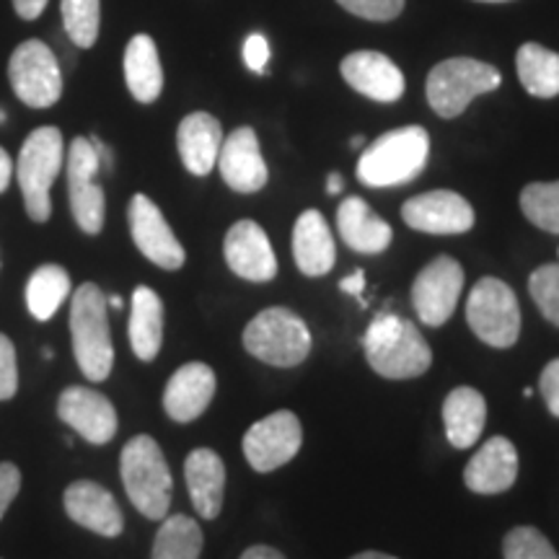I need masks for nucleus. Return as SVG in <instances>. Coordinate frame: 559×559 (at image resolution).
Wrapping results in <instances>:
<instances>
[{
    "label": "nucleus",
    "mask_w": 559,
    "mask_h": 559,
    "mask_svg": "<svg viewBox=\"0 0 559 559\" xmlns=\"http://www.w3.org/2000/svg\"><path fill=\"white\" fill-rule=\"evenodd\" d=\"M368 366L389 381H409L428 373L432 349L409 319L383 311L368 324L362 337Z\"/></svg>",
    "instance_id": "obj_1"
},
{
    "label": "nucleus",
    "mask_w": 559,
    "mask_h": 559,
    "mask_svg": "<svg viewBox=\"0 0 559 559\" xmlns=\"http://www.w3.org/2000/svg\"><path fill=\"white\" fill-rule=\"evenodd\" d=\"M430 156V135L419 124L389 130L376 138L358 158V179L373 190L409 185L423 174Z\"/></svg>",
    "instance_id": "obj_2"
},
{
    "label": "nucleus",
    "mask_w": 559,
    "mask_h": 559,
    "mask_svg": "<svg viewBox=\"0 0 559 559\" xmlns=\"http://www.w3.org/2000/svg\"><path fill=\"white\" fill-rule=\"evenodd\" d=\"M70 334L75 362L91 381L109 379L115 345L109 332V304L99 285L83 283L70 300Z\"/></svg>",
    "instance_id": "obj_3"
},
{
    "label": "nucleus",
    "mask_w": 559,
    "mask_h": 559,
    "mask_svg": "<svg viewBox=\"0 0 559 559\" xmlns=\"http://www.w3.org/2000/svg\"><path fill=\"white\" fill-rule=\"evenodd\" d=\"M124 492L145 519L164 521L171 506L174 479L164 451L151 436H135L124 443L120 456Z\"/></svg>",
    "instance_id": "obj_4"
},
{
    "label": "nucleus",
    "mask_w": 559,
    "mask_h": 559,
    "mask_svg": "<svg viewBox=\"0 0 559 559\" xmlns=\"http://www.w3.org/2000/svg\"><path fill=\"white\" fill-rule=\"evenodd\" d=\"M311 332L296 311L272 306L257 313L243 330V347L251 358L275 368H296L311 355Z\"/></svg>",
    "instance_id": "obj_5"
},
{
    "label": "nucleus",
    "mask_w": 559,
    "mask_h": 559,
    "mask_svg": "<svg viewBox=\"0 0 559 559\" xmlns=\"http://www.w3.org/2000/svg\"><path fill=\"white\" fill-rule=\"evenodd\" d=\"M502 75L500 70L489 62L474 60V58H451L438 62L430 70L428 94L430 109L436 111L443 120H453V117L464 115L466 107L481 94L500 88Z\"/></svg>",
    "instance_id": "obj_6"
},
{
    "label": "nucleus",
    "mask_w": 559,
    "mask_h": 559,
    "mask_svg": "<svg viewBox=\"0 0 559 559\" xmlns=\"http://www.w3.org/2000/svg\"><path fill=\"white\" fill-rule=\"evenodd\" d=\"M62 158H66V145H62V132L58 128H37L21 145L16 177L32 221H50V190L52 181L62 171Z\"/></svg>",
    "instance_id": "obj_7"
},
{
    "label": "nucleus",
    "mask_w": 559,
    "mask_h": 559,
    "mask_svg": "<svg viewBox=\"0 0 559 559\" xmlns=\"http://www.w3.org/2000/svg\"><path fill=\"white\" fill-rule=\"evenodd\" d=\"M466 321L489 347H513L521 337V306L513 288L498 277H481L466 300Z\"/></svg>",
    "instance_id": "obj_8"
},
{
    "label": "nucleus",
    "mask_w": 559,
    "mask_h": 559,
    "mask_svg": "<svg viewBox=\"0 0 559 559\" xmlns=\"http://www.w3.org/2000/svg\"><path fill=\"white\" fill-rule=\"evenodd\" d=\"M13 94L26 107L47 109L62 96V70L55 52L45 41L26 39L13 50L9 62Z\"/></svg>",
    "instance_id": "obj_9"
},
{
    "label": "nucleus",
    "mask_w": 559,
    "mask_h": 559,
    "mask_svg": "<svg viewBox=\"0 0 559 559\" xmlns=\"http://www.w3.org/2000/svg\"><path fill=\"white\" fill-rule=\"evenodd\" d=\"M102 171L99 156H96L91 138H75L68 151V190L70 210L83 234L96 236L104 228L107 215V198L96 174Z\"/></svg>",
    "instance_id": "obj_10"
},
{
    "label": "nucleus",
    "mask_w": 559,
    "mask_h": 559,
    "mask_svg": "<svg viewBox=\"0 0 559 559\" xmlns=\"http://www.w3.org/2000/svg\"><path fill=\"white\" fill-rule=\"evenodd\" d=\"M464 290V267L449 254H440L419 270L412 283V306L425 326H443L456 311Z\"/></svg>",
    "instance_id": "obj_11"
},
{
    "label": "nucleus",
    "mask_w": 559,
    "mask_h": 559,
    "mask_svg": "<svg viewBox=\"0 0 559 559\" xmlns=\"http://www.w3.org/2000/svg\"><path fill=\"white\" fill-rule=\"evenodd\" d=\"M300 443H304L300 419L290 409H280L247 430L243 456H247L251 469L267 474L296 459Z\"/></svg>",
    "instance_id": "obj_12"
},
{
    "label": "nucleus",
    "mask_w": 559,
    "mask_h": 559,
    "mask_svg": "<svg viewBox=\"0 0 559 559\" xmlns=\"http://www.w3.org/2000/svg\"><path fill=\"white\" fill-rule=\"evenodd\" d=\"M130 234L140 254L145 260L156 264L160 270H179L185 264L187 254L169 223H166L164 213H160L156 202L145 194H135L128 207Z\"/></svg>",
    "instance_id": "obj_13"
},
{
    "label": "nucleus",
    "mask_w": 559,
    "mask_h": 559,
    "mask_svg": "<svg viewBox=\"0 0 559 559\" xmlns=\"http://www.w3.org/2000/svg\"><path fill=\"white\" fill-rule=\"evenodd\" d=\"M402 218L419 234L456 236L474 228V207L459 192L432 190L404 202Z\"/></svg>",
    "instance_id": "obj_14"
},
{
    "label": "nucleus",
    "mask_w": 559,
    "mask_h": 559,
    "mask_svg": "<svg viewBox=\"0 0 559 559\" xmlns=\"http://www.w3.org/2000/svg\"><path fill=\"white\" fill-rule=\"evenodd\" d=\"M223 254L230 272L249 283H270L277 275V257L270 236L254 221H239L228 228Z\"/></svg>",
    "instance_id": "obj_15"
},
{
    "label": "nucleus",
    "mask_w": 559,
    "mask_h": 559,
    "mask_svg": "<svg viewBox=\"0 0 559 559\" xmlns=\"http://www.w3.org/2000/svg\"><path fill=\"white\" fill-rule=\"evenodd\" d=\"M221 177L234 192L254 194L267 185L270 171L260 151V138L251 128H239L223 138L218 164Z\"/></svg>",
    "instance_id": "obj_16"
},
{
    "label": "nucleus",
    "mask_w": 559,
    "mask_h": 559,
    "mask_svg": "<svg viewBox=\"0 0 559 559\" xmlns=\"http://www.w3.org/2000/svg\"><path fill=\"white\" fill-rule=\"evenodd\" d=\"M58 415L83 440L94 445L109 443L117 436V412L107 396L86 386H70L60 394Z\"/></svg>",
    "instance_id": "obj_17"
},
{
    "label": "nucleus",
    "mask_w": 559,
    "mask_h": 559,
    "mask_svg": "<svg viewBox=\"0 0 559 559\" xmlns=\"http://www.w3.org/2000/svg\"><path fill=\"white\" fill-rule=\"evenodd\" d=\"M342 79L349 88L379 104H394L404 96V73L394 60L376 50H358L342 60Z\"/></svg>",
    "instance_id": "obj_18"
},
{
    "label": "nucleus",
    "mask_w": 559,
    "mask_h": 559,
    "mask_svg": "<svg viewBox=\"0 0 559 559\" xmlns=\"http://www.w3.org/2000/svg\"><path fill=\"white\" fill-rule=\"evenodd\" d=\"M515 479H519V451L502 436L485 440L464 469V485L477 495L508 492Z\"/></svg>",
    "instance_id": "obj_19"
},
{
    "label": "nucleus",
    "mask_w": 559,
    "mask_h": 559,
    "mask_svg": "<svg viewBox=\"0 0 559 559\" xmlns=\"http://www.w3.org/2000/svg\"><path fill=\"white\" fill-rule=\"evenodd\" d=\"M66 513L70 521L94 531V534L107 536V539L120 536L124 528L122 510L117 506L115 495L96 481L81 479L66 489Z\"/></svg>",
    "instance_id": "obj_20"
},
{
    "label": "nucleus",
    "mask_w": 559,
    "mask_h": 559,
    "mask_svg": "<svg viewBox=\"0 0 559 559\" xmlns=\"http://www.w3.org/2000/svg\"><path fill=\"white\" fill-rule=\"evenodd\" d=\"M215 396V373L205 362H187L171 376L164 391V409L174 423H192L205 415Z\"/></svg>",
    "instance_id": "obj_21"
},
{
    "label": "nucleus",
    "mask_w": 559,
    "mask_h": 559,
    "mask_svg": "<svg viewBox=\"0 0 559 559\" xmlns=\"http://www.w3.org/2000/svg\"><path fill=\"white\" fill-rule=\"evenodd\" d=\"M293 260L306 277H324L334 267V236L319 210H304L298 215L293 226Z\"/></svg>",
    "instance_id": "obj_22"
},
{
    "label": "nucleus",
    "mask_w": 559,
    "mask_h": 559,
    "mask_svg": "<svg viewBox=\"0 0 559 559\" xmlns=\"http://www.w3.org/2000/svg\"><path fill=\"white\" fill-rule=\"evenodd\" d=\"M223 145V128L207 111H192L179 124L177 148L185 169L194 177H207L218 164Z\"/></svg>",
    "instance_id": "obj_23"
},
{
    "label": "nucleus",
    "mask_w": 559,
    "mask_h": 559,
    "mask_svg": "<svg viewBox=\"0 0 559 559\" xmlns=\"http://www.w3.org/2000/svg\"><path fill=\"white\" fill-rule=\"evenodd\" d=\"M337 230L342 241L358 254H381L391 247L394 230L362 198H345L337 207Z\"/></svg>",
    "instance_id": "obj_24"
},
{
    "label": "nucleus",
    "mask_w": 559,
    "mask_h": 559,
    "mask_svg": "<svg viewBox=\"0 0 559 559\" xmlns=\"http://www.w3.org/2000/svg\"><path fill=\"white\" fill-rule=\"evenodd\" d=\"M185 477L200 519H218L223 495H226V464L218 453L210 449H194L185 461Z\"/></svg>",
    "instance_id": "obj_25"
},
{
    "label": "nucleus",
    "mask_w": 559,
    "mask_h": 559,
    "mask_svg": "<svg viewBox=\"0 0 559 559\" xmlns=\"http://www.w3.org/2000/svg\"><path fill=\"white\" fill-rule=\"evenodd\" d=\"M487 423V402L477 389L459 386L443 402V428L453 449H472Z\"/></svg>",
    "instance_id": "obj_26"
},
{
    "label": "nucleus",
    "mask_w": 559,
    "mask_h": 559,
    "mask_svg": "<svg viewBox=\"0 0 559 559\" xmlns=\"http://www.w3.org/2000/svg\"><path fill=\"white\" fill-rule=\"evenodd\" d=\"M128 334L135 358L143 362L156 360L160 345H164V304H160L158 293L145 285L132 293Z\"/></svg>",
    "instance_id": "obj_27"
},
{
    "label": "nucleus",
    "mask_w": 559,
    "mask_h": 559,
    "mask_svg": "<svg viewBox=\"0 0 559 559\" xmlns=\"http://www.w3.org/2000/svg\"><path fill=\"white\" fill-rule=\"evenodd\" d=\"M124 81L130 94L140 104L156 102L164 91V68L156 50V41L148 34H135L124 50Z\"/></svg>",
    "instance_id": "obj_28"
},
{
    "label": "nucleus",
    "mask_w": 559,
    "mask_h": 559,
    "mask_svg": "<svg viewBox=\"0 0 559 559\" xmlns=\"http://www.w3.org/2000/svg\"><path fill=\"white\" fill-rule=\"evenodd\" d=\"M515 68L523 88L536 99L559 96V55L536 41H526L515 55Z\"/></svg>",
    "instance_id": "obj_29"
},
{
    "label": "nucleus",
    "mask_w": 559,
    "mask_h": 559,
    "mask_svg": "<svg viewBox=\"0 0 559 559\" xmlns=\"http://www.w3.org/2000/svg\"><path fill=\"white\" fill-rule=\"evenodd\" d=\"M68 296L70 275L60 264H45V267L34 270L26 283V306H29L32 317L39 321H50Z\"/></svg>",
    "instance_id": "obj_30"
},
{
    "label": "nucleus",
    "mask_w": 559,
    "mask_h": 559,
    "mask_svg": "<svg viewBox=\"0 0 559 559\" xmlns=\"http://www.w3.org/2000/svg\"><path fill=\"white\" fill-rule=\"evenodd\" d=\"M200 551L202 531L198 523L187 515H171L158 528L151 559H200Z\"/></svg>",
    "instance_id": "obj_31"
},
{
    "label": "nucleus",
    "mask_w": 559,
    "mask_h": 559,
    "mask_svg": "<svg viewBox=\"0 0 559 559\" xmlns=\"http://www.w3.org/2000/svg\"><path fill=\"white\" fill-rule=\"evenodd\" d=\"M521 210L536 228L559 234V181H534L523 187Z\"/></svg>",
    "instance_id": "obj_32"
},
{
    "label": "nucleus",
    "mask_w": 559,
    "mask_h": 559,
    "mask_svg": "<svg viewBox=\"0 0 559 559\" xmlns=\"http://www.w3.org/2000/svg\"><path fill=\"white\" fill-rule=\"evenodd\" d=\"M62 24L75 45L88 50L99 39L102 0H60Z\"/></svg>",
    "instance_id": "obj_33"
},
{
    "label": "nucleus",
    "mask_w": 559,
    "mask_h": 559,
    "mask_svg": "<svg viewBox=\"0 0 559 559\" xmlns=\"http://www.w3.org/2000/svg\"><path fill=\"white\" fill-rule=\"evenodd\" d=\"M502 557L506 559H559L551 542L534 526H515L502 539Z\"/></svg>",
    "instance_id": "obj_34"
},
{
    "label": "nucleus",
    "mask_w": 559,
    "mask_h": 559,
    "mask_svg": "<svg viewBox=\"0 0 559 559\" xmlns=\"http://www.w3.org/2000/svg\"><path fill=\"white\" fill-rule=\"evenodd\" d=\"M528 293L542 317L559 326V264H542L528 277Z\"/></svg>",
    "instance_id": "obj_35"
},
{
    "label": "nucleus",
    "mask_w": 559,
    "mask_h": 559,
    "mask_svg": "<svg viewBox=\"0 0 559 559\" xmlns=\"http://www.w3.org/2000/svg\"><path fill=\"white\" fill-rule=\"evenodd\" d=\"M353 16L368 21H391L404 11V0H337Z\"/></svg>",
    "instance_id": "obj_36"
},
{
    "label": "nucleus",
    "mask_w": 559,
    "mask_h": 559,
    "mask_svg": "<svg viewBox=\"0 0 559 559\" xmlns=\"http://www.w3.org/2000/svg\"><path fill=\"white\" fill-rule=\"evenodd\" d=\"M19 389V368H16V347L13 342L0 334V402L13 400Z\"/></svg>",
    "instance_id": "obj_37"
},
{
    "label": "nucleus",
    "mask_w": 559,
    "mask_h": 559,
    "mask_svg": "<svg viewBox=\"0 0 559 559\" xmlns=\"http://www.w3.org/2000/svg\"><path fill=\"white\" fill-rule=\"evenodd\" d=\"M243 62L251 73H267V62H270V41L262 37V34H251L243 41Z\"/></svg>",
    "instance_id": "obj_38"
},
{
    "label": "nucleus",
    "mask_w": 559,
    "mask_h": 559,
    "mask_svg": "<svg viewBox=\"0 0 559 559\" xmlns=\"http://www.w3.org/2000/svg\"><path fill=\"white\" fill-rule=\"evenodd\" d=\"M539 391L547 402V409L559 419V358L547 362L539 376Z\"/></svg>",
    "instance_id": "obj_39"
},
{
    "label": "nucleus",
    "mask_w": 559,
    "mask_h": 559,
    "mask_svg": "<svg viewBox=\"0 0 559 559\" xmlns=\"http://www.w3.org/2000/svg\"><path fill=\"white\" fill-rule=\"evenodd\" d=\"M21 489V472L13 464H0V519L5 515V510L13 500H16Z\"/></svg>",
    "instance_id": "obj_40"
},
{
    "label": "nucleus",
    "mask_w": 559,
    "mask_h": 559,
    "mask_svg": "<svg viewBox=\"0 0 559 559\" xmlns=\"http://www.w3.org/2000/svg\"><path fill=\"white\" fill-rule=\"evenodd\" d=\"M13 9H16L21 19L34 21L39 19L41 11L47 9V0H13Z\"/></svg>",
    "instance_id": "obj_41"
},
{
    "label": "nucleus",
    "mask_w": 559,
    "mask_h": 559,
    "mask_svg": "<svg viewBox=\"0 0 559 559\" xmlns=\"http://www.w3.org/2000/svg\"><path fill=\"white\" fill-rule=\"evenodd\" d=\"M340 288L345 290V293H349V296L360 298L362 290H366V272L358 270V272H353V275H347V277L340 283Z\"/></svg>",
    "instance_id": "obj_42"
},
{
    "label": "nucleus",
    "mask_w": 559,
    "mask_h": 559,
    "mask_svg": "<svg viewBox=\"0 0 559 559\" xmlns=\"http://www.w3.org/2000/svg\"><path fill=\"white\" fill-rule=\"evenodd\" d=\"M241 559H285V555L272 547H264V544H257V547H249L243 551Z\"/></svg>",
    "instance_id": "obj_43"
},
{
    "label": "nucleus",
    "mask_w": 559,
    "mask_h": 559,
    "mask_svg": "<svg viewBox=\"0 0 559 559\" xmlns=\"http://www.w3.org/2000/svg\"><path fill=\"white\" fill-rule=\"evenodd\" d=\"M11 177H13V160H11L9 153L0 148V192L9 190Z\"/></svg>",
    "instance_id": "obj_44"
},
{
    "label": "nucleus",
    "mask_w": 559,
    "mask_h": 559,
    "mask_svg": "<svg viewBox=\"0 0 559 559\" xmlns=\"http://www.w3.org/2000/svg\"><path fill=\"white\" fill-rule=\"evenodd\" d=\"M91 145H94V151H96V156H99V164H102V171L104 169H111V151L107 148V145L102 143L99 138H91Z\"/></svg>",
    "instance_id": "obj_45"
},
{
    "label": "nucleus",
    "mask_w": 559,
    "mask_h": 559,
    "mask_svg": "<svg viewBox=\"0 0 559 559\" xmlns=\"http://www.w3.org/2000/svg\"><path fill=\"white\" fill-rule=\"evenodd\" d=\"M342 187H345V181H342L340 174H330V179H326V194H340Z\"/></svg>",
    "instance_id": "obj_46"
},
{
    "label": "nucleus",
    "mask_w": 559,
    "mask_h": 559,
    "mask_svg": "<svg viewBox=\"0 0 559 559\" xmlns=\"http://www.w3.org/2000/svg\"><path fill=\"white\" fill-rule=\"evenodd\" d=\"M349 559H400V557L383 555V551H360V555H355V557H349Z\"/></svg>",
    "instance_id": "obj_47"
},
{
    "label": "nucleus",
    "mask_w": 559,
    "mask_h": 559,
    "mask_svg": "<svg viewBox=\"0 0 559 559\" xmlns=\"http://www.w3.org/2000/svg\"><path fill=\"white\" fill-rule=\"evenodd\" d=\"M349 145H353V148H362V145H366V138H362V135L349 138Z\"/></svg>",
    "instance_id": "obj_48"
},
{
    "label": "nucleus",
    "mask_w": 559,
    "mask_h": 559,
    "mask_svg": "<svg viewBox=\"0 0 559 559\" xmlns=\"http://www.w3.org/2000/svg\"><path fill=\"white\" fill-rule=\"evenodd\" d=\"M107 304L111 306V309H122V298L120 296H109Z\"/></svg>",
    "instance_id": "obj_49"
},
{
    "label": "nucleus",
    "mask_w": 559,
    "mask_h": 559,
    "mask_svg": "<svg viewBox=\"0 0 559 559\" xmlns=\"http://www.w3.org/2000/svg\"><path fill=\"white\" fill-rule=\"evenodd\" d=\"M479 3H508V0H479Z\"/></svg>",
    "instance_id": "obj_50"
},
{
    "label": "nucleus",
    "mask_w": 559,
    "mask_h": 559,
    "mask_svg": "<svg viewBox=\"0 0 559 559\" xmlns=\"http://www.w3.org/2000/svg\"><path fill=\"white\" fill-rule=\"evenodd\" d=\"M5 120V115H3V111H0V122H3Z\"/></svg>",
    "instance_id": "obj_51"
}]
</instances>
